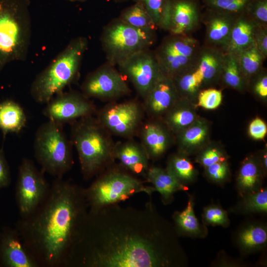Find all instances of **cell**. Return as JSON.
Returning <instances> with one entry per match:
<instances>
[{
    "label": "cell",
    "mask_w": 267,
    "mask_h": 267,
    "mask_svg": "<svg viewBox=\"0 0 267 267\" xmlns=\"http://www.w3.org/2000/svg\"><path fill=\"white\" fill-rule=\"evenodd\" d=\"M185 252L174 225L150 198L140 209L119 204L88 210L67 267H185Z\"/></svg>",
    "instance_id": "1"
},
{
    "label": "cell",
    "mask_w": 267,
    "mask_h": 267,
    "mask_svg": "<svg viewBox=\"0 0 267 267\" xmlns=\"http://www.w3.org/2000/svg\"><path fill=\"white\" fill-rule=\"evenodd\" d=\"M84 189L56 178L43 202L16 222L15 228L39 267H67L79 227L89 210Z\"/></svg>",
    "instance_id": "2"
},
{
    "label": "cell",
    "mask_w": 267,
    "mask_h": 267,
    "mask_svg": "<svg viewBox=\"0 0 267 267\" xmlns=\"http://www.w3.org/2000/svg\"><path fill=\"white\" fill-rule=\"evenodd\" d=\"M71 140L78 152L83 178L97 176L115 163V146L111 134L92 116L72 123Z\"/></svg>",
    "instance_id": "3"
},
{
    "label": "cell",
    "mask_w": 267,
    "mask_h": 267,
    "mask_svg": "<svg viewBox=\"0 0 267 267\" xmlns=\"http://www.w3.org/2000/svg\"><path fill=\"white\" fill-rule=\"evenodd\" d=\"M88 41L86 37L72 40L49 64L36 77L30 94L37 103L46 104L77 79Z\"/></svg>",
    "instance_id": "4"
},
{
    "label": "cell",
    "mask_w": 267,
    "mask_h": 267,
    "mask_svg": "<svg viewBox=\"0 0 267 267\" xmlns=\"http://www.w3.org/2000/svg\"><path fill=\"white\" fill-rule=\"evenodd\" d=\"M30 3V0H0V71L27 58L32 35Z\"/></svg>",
    "instance_id": "5"
},
{
    "label": "cell",
    "mask_w": 267,
    "mask_h": 267,
    "mask_svg": "<svg viewBox=\"0 0 267 267\" xmlns=\"http://www.w3.org/2000/svg\"><path fill=\"white\" fill-rule=\"evenodd\" d=\"M143 181L115 163L96 176L93 182L84 188V195L89 210L119 204L134 194L145 193L150 197L156 191Z\"/></svg>",
    "instance_id": "6"
},
{
    "label": "cell",
    "mask_w": 267,
    "mask_h": 267,
    "mask_svg": "<svg viewBox=\"0 0 267 267\" xmlns=\"http://www.w3.org/2000/svg\"><path fill=\"white\" fill-rule=\"evenodd\" d=\"M63 126L49 121L37 130L34 140L35 158L42 170L55 178H61L72 167V143L65 134Z\"/></svg>",
    "instance_id": "7"
},
{
    "label": "cell",
    "mask_w": 267,
    "mask_h": 267,
    "mask_svg": "<svg viewBox=\"0 0 267 267\" xmlns=\"http://www.w3.org/2000/svg\"><path fill=\"white\" fill-rule=\"evenodd\" d=\"M100 40L107 62L115 66L136 52L150 48L156 40V31L134 27L118 17L104 27Z\"/></svg>",
    "instance_id": "8"
},
{
    "label": "cell",
    "mask_w": 267,
    "mask_h": 267,
    "mask_svg": "<svg viewBox=\"0 0 267 267\" xmlns=\"http://www.w3.org/2000/svg\"><path fill=\"white\" fill-rule=\"evenodd\" d=\"M201 46L191 35L166 36L154 50L162 74L172 78L196 67Z\"/></svg>",
    "instance_id": "9"
},
{
    "label": "cell",
    "mask_w": 267,
    "mask_h": 267,
    "mask_svg": "<svg viewBox=\"0 0 267 267\" xmlns=\"http://www.w3.org/2000/svg\"><path fill=\"white\" fill-rule=\"evenodd\" d=\"M96 113V118L111 135L126 139L138 134L145 113L135 99L110 102Z\"/></svg>",
    "instance_id": "10"
},
{
    "label": "cell",
    "mask_w": 267,
    "mask_h": 267,
    "mask_svg": "<svg viewBox=\"0 0 267 267\" xmlns=\"http://www.w3.org/2000/svg\"><path fill=\"white\" fill-rule=\"evenodd\" d=\"M44 172L39 170L28 158L22 159L18 168L15 200L20 217L27 216L43 202L49 190Z\"/></svg>",
    "instance_id": "11"
},
{
    "label": "cell",
    "mask_w": 267,
    "mask_h": 267,
    "mask_svg": "<svg viewBox=\"0 0 267 267\" xmlns=\"http://www.w3.org/2000/svg\"><path fill=\"white\" fill-rule=\"evenodd\" d=\"M81 92L88 98L114 101L131 92L124 76L106 62L89 73L81 86Z\"/></svg>",
    "instance_id": "12"
},
{
    "label": "cell",
    "mask_w": 267,
    "mask_h": 267,
    "mask_svg": "<svg viewBox=\"0 0 267 267\" xmlns=\"http://www.w3.org/2000/svg\"><path fill=\"white\" fill-rule=\"evenodd\" d=\"M117 66L143 99L163 75L154 52L150 48L134 54Z\"/></svg>",
    "instance_id": "13"
},
{
    "label": "cell",
    "mask_w": 267,
    "mask_h": 267,
    "mask_svg": "<svg viewBox=\"0 0 267 267\" xmlns=\"http://www.w3.org/2000/svg\"><path fill=\"white\" fill-rule=\"evenodd\" d=\"M46 104L44 115L49 121L62 126L96 112L95 106L89 98L76 91H63Z\"/></svg>",
    "instance_id": "14"
},
{
    "label": "cell",
    "mask_w": 267,
    "mask_h": 267,
    "mask_svg": "<svg viewBox=\"0 0 267 267\" xmlns=\"http://www.w3.org/2000/svg\"><path fill=\"white\" fill-rule=\"evenodd\" d=\"M0 267H39L15 228L0 231Z\"/></svg>",
    "instance_id": "15"
},
{
    "label": "cell",
    "mask_w": 267,
    "mask_h": 267,
    "mask_svg": "<svg viewBox=\"0 0 267 267\" xmlns=\"http://www.w3.org/2000/svg\"><path fill=\"white\" fill-rule=\"evenodd\" d=\"M199 0H171L167 31L171 35H190L201 22Z\"/></svg>",
    "instance_id": "16"
},
{
    "label": "cell",
    "mask_w": 267,
    "mask_h": 267,
    "mask_svg": "<svg viewBox=\"0 0 267 267\" xmlns=\"http://www.w3.org/2000/svg\"><path fill=\"white\" fill-rule=\"evenodd\" d=\"M238 16L205 8L201 19L205 27V44L224 51Z\"/></svg>",
    "instance_id": "17"
},
{
    "label": "cell",
    "mask_w": 267,
    "mask_h": 267,
    "mask_svg": "<svg viewBox=\"0 0 267 267\" xmlns=\"http://www.w3.org/2000/svg\"><path fill=\"white\" fill-rule=\"evenodd\" d=\"M179 97L172 79L162 75L143 99L142 104L145 113L150 118L160 119Z\"/></svg>",
    "instance_id": "18"
},
{
    "label": "cell",
    "mask_w": 267,
    "mask_h": 267,
    "mask_svg": "<svg viewBox=\"0 0 267 267\" xmlns=\"http://www.w3.org/2000/svg\"><path fill=\"white\" fill-rule=\"evenodd\" d=\"M159 119L150 118L143 122L138 134L140 143L145 150L149 160L160 158L169 147L171 133Z\"/></svg>",
    "instance_id": "19"
},
{
    "label": "cell",
    "mask_w": 267,
    "mask_h": 267,
    "mask_svg": "<svg viewBox=\"0 0 267 267\" xmlns=\"http://www.w3.org/2000/svg\"><path fill=\"white\" fill-rule=\"evenodd\" d=\"M115 143V157L119 164L134 176L145 178L149 168L148 156L140 143L132 138Z\"/></svg>",
    "instance_id": "20"
},
{
    "label": "cell",
    "mask_w": 267,
    "mask_h": 267,
    "mask_svg": "<svg viewBox=\"0 0 267 267\" xmlns=\"http://www.w3.org/2000/svg\"><path fill=\"white\" fill-rule=\"evenodd\" d=\"M234 240L243 255L260 251L267 245V224L258 222H247L237 230Z\"/></svg>",
    "instance_id": "21"
},
{
    "label": "cell",
    "mask_w": 267,
    "mask_h": 267,
    "mask_svg": "<svg viewBox=\"0 0 267 267\" xmlns=\"http://www.w3.org/2000/svg\"><path fill=\"white\" fill-rule=\"evenodd\" d=\"M265 173L258 157H246L242 162L236 178V187L241 197L262 188Z\"/></svg>",
    "instance_id": "22"
},
{
    "label": "cell",
    "mask_w": 267,
    "mask_h": 267,
    "mask_svg": "<svg viewBox=\"0 0 267 267\" xmlns=\"http://www.w3.org/2000/svg\"><path fill=\"white\" fill-rule=\"evenodd\" d=\"M186 207L182 211H176L172 216L174 226L178 237L203 238L208 234L207 226L200 223L194 212V197L187 193Z\"/></svg>",
    "instance_id": "23"
},
{
    "label": "cell",
    "mask_w": 267,
    "mask_h": 267,
    "mask_svg": "<svg viewBox=\"0 0 267 267\" xmlns=\"http://www.w3.org/2000/svg\"><path fill=\"white\" fill-rule=\"evenodd\" d=\"M225 51L204 44L200 48L196 68L203 78V86L220 81Z\"/></svg>",
    "instance_id": "24"
},
{
    "label": "cell",
    "mask_w": 267,
    "mask_h": 267,
    "mask_svg": "<svg viewBox=\"0 0 267 267\" xmlns=\"http://www.w3.org/2000/svg\"><path fill=\"white\" fill-rule=\"evenodd\" d=\"M145 179L160 193L162 202L165 205L172 203L176 192L188 189L187 186L180 183L166 169L157 166L149 167Z\"/></svg>",
    "instance_id": "25"
},
{
    "label": "cell",
    "mask_w": 267,
    "mask_h": 267,
    "mask_svg": "<svg viewBox=\"0 0 267 267\" xmlns=\"http://www.w3.org/2000/svg\"><path fill=\"white\" fill-rule=\"evenodd\" d=\"M257 25L245 13L239 15L232 27L225 52L236 54L253 45Z\"/></svg>",
    "instance_id": "26"
},
{
    "label": "cell",
    "mask_w": 267,
    "mask_h": 267,
    "mask_svg": "<svg viewBox=\"0 0 267 267\" xmlns=\"http://www.w3.org/2000/svg\"><path fill=\"white\" fill-rule=\"evenodd\" d=\"M188 100L179 97L162 117L163 123L171 133H178L197 119L194 109L189 106Z\"/></svg>",
    "instance_id": "27"
},
{
    "label": "cell",
    "mask_w": 267,
    "mask_h": 267,
    "mask_svg": "<svg viewBox=\"0 0 267 267\" xmlns=\"http://www.w3.org/2000/svg\"><path fill=\"white\" fill-rule=\"evenodd\" d=\"M209 134L205 120L196 119L190 126L177 134L179 153L187 155L201 147Z\"/></svg>",
    "instance_id": "28"
},
{
    "label": "cell",
    "mask_w": 267,
    "mask_h": 267,
    "mask_svg": "<svg viewBox=\"0 0 267 267\" xmlns=\"http://www.w3.org/2000/svg\"><path fill=\"white\" fill-rule=\"evenodd\" d=\"M26 123V115L19 103L10 99L0 102V130L3 138L9 133H19Z\"/></svg>",
    "instance_id": "29"
},
{
    "label": "cell",
    "mask_w": 267,
    "mask_h": 267,
    "mask_svg": "<svg viewBox=\"0 0 267 267\" xmlns=\"http://www.w3.org/2000/svg\"><path fill=\"white\" fill-rule=\"evenodd\" d=\"M172 79L179 96L188 100L197 96L203 85V78L196 67L180 73Z\"/></svg>",
    "instance_id": "30"
},
{
    "label": "cell",
    "mask_w": 267,
    "mask_h": 267,
    "mask_svg": "<svg viewBox=\"0 0 267 267\" xmlns=\"http://www.w3.org/2000/svg\"><path fill=\"white\" fill-rule=\"evenodd\" d=\"M235 214L248 215L267 213V189L262 187L258 191L241 197L240 199L228 209Z\"/></svg>",
    "instance_id": "31"
},
{
    "label": "cell",
    "mask_w": 267,
    "mask_h": 267,
    "mask_svg": "<svg viewBox=\"0 0 267 267\" xmlns=\"http://www.w3.org/2000/svg\"><path fill=\"white\" fill-rule=\"evenodd\" d=\"M234 54L242 75L248 86L252 78L263 68V63L266 58L258 50L255 44Z\"/></svg>",
    "instance_id": "32"
},
{
    "label": "cell",
    "mask_w": 267,
    "mask_h": 267,
    "mask_svg": "<svg viewBox=\"0 0 267 267\" xmlns=\"http://www.w3.org/2000/svg\"><path fill=\"white\" fill-rule=\"evenodd\" d=\"M166 170L180 183L187 186L196 178L197 172L186 155L178 153L170 156Z\"/></svg>",
    "instance_id": "33"
},
{
    "label": "cell",
    "mask_w": 267,
    "mask_h": 267,
    "mask_svg": "<svg viewBox=\"0 0 267 267\" xmlns=\"http://www.w3.org/2000/svg\"><path fill=\"white\" fill-rule=\"evenodd\" d=\"M220 81L225 86L239 91L247 87L234 54L225 52Z\"/></svg>",
    "instance_id": "34"
},
{
    "label": "cell",
    "mask_w": 267,
    "mask_h": 267,
    "mask_svg": "<svg viewBox=\"0 0 267 267\" xmlns=\"http://www.w3.org/2000/svg\"><path fill=\"white\" fill-rule=\"evenodd\" d=\"M119 18L128 24L141 29L158 30L149 15L138 2L124 9Z\"/></svg>",
    "instance_id": "35"
},
{
    "label": "cell",
    "mask_w": 267,
    "mask_h": 267,
    "mask_svg": "<svg viewBox=\"0 0 267 267\" xmlns=\"http://www.w3.org/2000/svg\"><path fill=\"white\" fill-rule=\"evenodd\" d=\"M139 2L150 16L158 29L167 31L171 0H134Z\"/></svg>",
    "instance_id": "36"
},
{
    "label": "cell",
    "mask_w": 267,
    "mask_h": 267,
    "mask_svg": "<svg viewBox=\"0 0 267 267\" xmlns=\"http://www.w3.org/2000/svg\"><path fill=\"white\" fill-rule=\"evenodd\" d=\"M250 0H202L205 8L239 15L245 12Z\"/></svg>",
    "instance_id": "37"
},
{
    "label": "cell",
    "mask_w": 267,
    "mask_h": 267,
    "mask_svg": "<svg viewBox=\"0 0 267 267\" xmlns=\"http://www.w3.org/2000/svg\"><path fill=\"white\" fill-rule=\"evenodd\" d=\"M202 219V223L206 226L219 225L227 227L230 224L227 211L217 204H211L204 207Z\"/></svg>",
    "instance_id": "38"
},
{
    "label": "cell",
    "mask_w": 267,
    "mask_h": 267,
    "mask_svg": "<svg viewBox=\"0 0 267 267\" xmlns=\"http://www.w3.org/2000/svg\"><path fill=\"white\" fill-rule=\"evenodd\" d=\"M244 12L257 25L267 27V0H250Z\"/></svg>",
    "instance_id": "39"
},
{
    "label": "cell",
    "mask_w": 267,
    "mask_h": 267,
    "mask_svg": "<svg viewBox=\"0 0 267 267\" xmlns=\"http://www.w3.org/2000/svg\"><path fill=\"white\" fill-rule=\"evenodd\" d=\"M222 100L221 90L209 88L200 90L197 95L196 106L207 110H214L221 104Z\"/></svg>",
    "instance_id": "40"
},
{
    "label": "cell",
    "mask_w": 267,
    "mask_h": 267,
    "mask_svg": "<svg viewBox=\"0 0 267 267\" xmlns=\"http://www.w3.org/2000/svg\"><path fill=\"white\" fill-rule=\"evenodd\" d=\"M205 173L210 181L220 185L228 181L230 175L227 161L217 162L205 168Z\"/></svg>",
    "instance_id": "41"
},
{
    "label": "cell",
    "mask_w": 267,
    "mask_h": 267,
    "mask_svg": "<svg viewBox=\"0 0 267 267\" xmlns=\"http://www.w3.org/2000/svg\"><path fill=\"white\" fill-rule=\"evenodd\" d=\"M225 154L216 147H209L203 150L196 157V161L204 168L217 162L227 161Z\"/></svg>",
    "instance_id": "42"
},
{
    "label": "cell",
    "mask_w": 267,
    "mask_h": 267,
    "mask_svg": "<svg viewBox=\"0 0 267 267\" xmlns=\"http://www.w3.org/2000/svg\"><path fill=\"white\" fill-rule=\"evenodd\" d=\"M251 80H254L253 86L254 93L261 98H267V75L265 69L263 68Z\"/></svg>",
    "instance_id": "43"
},
{
    "label": "cell",
    "mask_w": 267,
    "mask_h": 267,
    "mask_svg": "<svg viewBox=\"0 0 267 267\" xmlns=\"http://www.w3.org/2000/svg\"><path fill=\"white\" fill-rule=\"evenodd\" d=\"M11 181V174L4 152L0 148V190L8 187Z\"/></svg>",
    "instance_id": "44"
},
{
    "label": "cell",
    "mask_w": 267,
    "mask_h": 267,
    "mask_svg": "<svg viewBox=\"0 0 267 267\" xmlns=\"http://www.w3.org/2000/svg\"><path fill=\"white\" fill-rule=\"evenodd\" d=\"M248 132L250 136L256 140L264 138L267 133V126L262 119L256 117L250 123Z\"/></svg>",
    "instance_id": "45"
},
{
    "label": "cell",
    "mask_w": 267,
    "mask_h": 267,
    "mask_svg": "<svg viewBox=\"0 0 267 267\" xmlns=\"http://www.w3.org/2000/svg\"><path fill=\"white\" fill-rule=\"evenodd\" d=\"M254 42L265 58L267 57V27L257 25L254 32Z\"/></svg>",
    "instance_id": "46"
},
{
    "label": "cell",
    "mask_w": 267,
    "mask_h": 267,
    "mask_svg": "<svg viewBox=\"0 0 267 267\" xmlns=\"http://www.w3.org/2000/svg\"><path fill=\"white\" fill-rule=\"evenodd\" d=\"M212 265L213 267H244L247 264L241 260L230 257L225 252L221 251L213 261Z\"/></svg>",
    "instance_id": "47"
},
{
    "label": "cell",
    "mask_w": 267,
    "mask_h": 267,
    "mask_svg": "<svg viewBox=\"0 0 267 267\" xmlns=\"http://www.w3.org/2000/svg\"><path fill=\"white\" fill-rule=\"evenodd\" d=\"M113 0L116 2H124V1H128L129 0Z\"/></svg>",
    "instance_id": "48"
},
{
    "label": "cell",
    "mask_w": 267,
    "mask_h": 267,
    "mask_svg": "<svg viewBox=\"0 0 267 267\" xmlns=\"http://www.w3.org/2000/svg\"><path fill=\"white\" fill-rule=\"evenodd\" d=\"M68 0V1H83L84 0Z\"/></svg>",
    "instance_id": "49"
}]
</instances>
